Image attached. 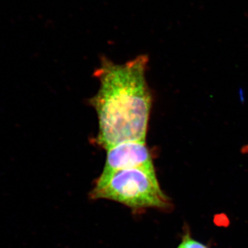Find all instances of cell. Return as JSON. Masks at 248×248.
<instances>
[{"mask_svg": "<svg viewBox=\"0 0 248 248\" xmlns=\"http://www.w3.org/2000/svg\"><path fill=\"white\" fill-rule=\"evenodd\" d=\"M179 248H210L206 245L202 244L192 237L190 230L186 227L184 234L182 236V242L178 246Z\"/></svg>", "mask_w": 248, "mask_h": 248, "instance_id": "cell-4", "label": "cell"}, {"mask_svg": "<svg viewBox=\"0 0 248 248\" xmlns=\"http://www.w3.org/2000/svg\"><path fill=\"white\" fill-rule=\"evenodd\" d=\"M104 169L98 178L104 179L122 170H155L153 155L146 141H126L108 148Z\"/></svg>", "mask_w": 248, "mask_h": 248, "instance_id": "cell-3", "label": "cell"}, {"mask_svg": "<svg viewBox=\"0 0 248 248\" xmlns=\"http://www.w3.org/2000/svg\"><path fill=\"white\" fill-rule=\"evenodd\" d=\"M90 197L117 202L136 211L153 208L169 212L173 207L160 186L156 170H122L97 178Z\"/></svg>", "mask_w": 248, "mask_h": 248, "instance_id": "cell-2", "label": "cell"}, {"mask_svg": "<svg viewBox=\"0 0 248 248\" xmlns=\"http://www.w3.org/2000/svg\"><path fill=\"white\" fill-rule=\"evenodd\" d=\"M149 58L124 63L102 58L94 72L99 87L90 100L98 119L95 143L104 149L126 141H146L152 95L146 73Z\"/></svg>", "mask_w": 248, "mask_h": 248, "instance_id": "cell-1", "label": "cell"}, {"mask_svg": "<svg viewBox=\"0 0 248 248\" xmlns=\"http://www.w3.org/2000/svg\"><path fill=\"white\" fill-rule=\"evenodd\" d=\"M177 248H179V247H177Z\"/></svg>", "mask_w": 248, "mask_h": 248, "instance_id": "cell-5", "label": "cell"}]
</instances>
